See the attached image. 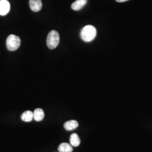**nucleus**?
Listing matches in <instances>:
<instances>
[{"label":"nucleus","mask_w":152,"mask_h":152,"mask_svg":"<svg viewBox=\"0 0 152 152\" xmlns=\"http://www.w3.org/2000/svg\"><path fill=\"white\" fill-rule=\"evenodd\" d=\"M96 36V29L94 26L88 25L83 28L81 32V37L85 42H91Z\"/></svg>","instance_id":"f257e3e1"},{"label":"nucleus","mask_w":152,"mask_h":152,"mask_svg":"<svg viewBox=\"0 0 152 152\" xmlns=\"http://www.w3.org/2000/svg\"><path fill=\"white\" fill-rule=\"evenodd\" d=\"M59 34L56 31L53 30L49 32L46 39L47 46L49 49H55L59 44Z\"/></svg>","instance_id":"f03ea898"},{"label":"nucleus","mask_w":152,"mask_h":152,"mask_svg":"<svg viewBox=\"0 0 152 152\" xmlns=\"http://www.w3.org/2000/svg\"><path fill=\"white\" fill-rule=\"evenodd\" d=\"M20 38L14 34H10L7 38L6 46L7 48L9 51H15L20 47Z\"/></svg>","instance_id":"7ed1b4c3"},{"label":"nucleus","mask_w":152,"mask_h":152,"mask_svg":"<svg viewBox=\"0 0 152 152\" xmlns=\"http://www.w3.org/2000/svg\"><path fill=\"white\" fill-rule=\"evenodd\" d=\"M10 9V5L7 0L0 1V15H6L9 13Z\"/></svg>","instance_id":"20e7f679"},{"label":"nucleus","mask_w":152,"mask_h":152,"mask_svg":"<svg viewBox=\"0 0 152 152\" xmlns=\"http://www.w3.org/2000/svg\"><path fill=\"white\" fill-rule=\"evenodd\" d=\"M29 3L32 11L38 12L42 9V4L41 0H29Z\"/></svg>","instance_id":"39448f33"},{"label":"nucleus","mask_w":152,"mask_h":152,"mask_svg":"<svg viewBox=\"0 0 152 152\" xmlns=\"http://www.w3.org/2000/svg\"><path fill=\"white\" fill-rule=\"evenodd\" d=\"M87 2V0H77L72 4L71 7L75 11H78L86 5Z\"/></svg>","instance_id":"423d86ee"},{"label":"nucleus","mask_w":152,"mask_h":152,"mask_svg":"<svg viewBox=\"0 0 152 152\" xmlns=\"http://www.w3.org/2000/svg\"><path fill=\"white\" fill-rule=\"evenodd\" d=\"M78 126V123L76 120H71L66 122L64 124V127L66 130L72 131L76 129Z\"/></svg>","instance_id":"0eeeda50"},{"label":"nucleus","mask_w":152,"mask_h":152,"mask_svg":"<svg viewBox=\"0 0 152 152\" xmlns=\"http://www.w3.org/2000/svg\"><path fill=\"white\" fill-rule=\"evenodd\" d=\"M45 117L44 111L41 108H37L34 110L33 113V118L37 122L42 121Z\"/></svg>","instance_id":"6e6552de"},{"label":"nucleus","mask_w":152,"mask_h":152,"mask_svg":"<svg viewBox=\"0 0 152 152\" xmlns=\"http://www.w3.org/2000/svg\"><path fill=\"white\" fill-rule=\"evenodd\" d=\"M69 140H70L71 145L73 147H78L81 142V140L79 136L76 133L72 134L71 135Z\"/></svg>","instance_id":"1a4fd4ad"},{"label":"nucleus","mask_w":152,"mask_h":152,"mask_svg":"<svg viewBox=\"0 0 152 152\" xmlns=\"http://www.w3.org/2000/svg\"><path fill=\"white\" fill-rule=\"evenodd\" d=\"M58 151L59 152H72L73 151V148L71 144L63 142L58 147Z\"/></svg>","instance_id":"9d476101"},{"label":"nucleus","mask_w":152,"mask_h":152,"mask_svg":"<svg viewBox=\"0 0 152 152\" xmlns=\"http://www.w3.org/2000/svg\"><path fill=\"white\" fill-rule=\"evenodd\" d=\"M21 118L24 122H31L33 119V113L31 110L26 111L22 114Z\"/></svg>","instance_id":"9b49d317"},{"label":"nucleus","mask_w":152,"mask_h":152,"mask_svg":"<svg viewBox=\"0 0 152 152\" xmlns=\"http://www.w3.org/2000/svg\"><path fill=\"white\" fill-rule=\"evenodd\" d=\"M117 2H126V1H129V0H115Z\"/></svg>","instance_id":"f8f14e48"}]
</instances>
